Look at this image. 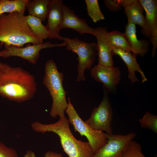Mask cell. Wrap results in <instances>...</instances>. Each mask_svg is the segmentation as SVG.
I'll return each mask as SVG.
<instances>
[{"instance_id":"obj_29","label":"cell","mask_w":157,"mask_h":157,"mask_svg":"<svg viewBox=\"0 0 157 157\" xmlns=\"http://www.w3.org/2000/svg\"><path fill=\"white\" fill-rule=\"evenodd\" d=\"M1 63V62H0V63Z\"/></svg>"},{"instance_id":"obj_4","label":"cell","mask_w":157,"mask_h":157,"mask_svg":"<svg viewBox=\"0 0 157 157\" xmlns=\"http://www.w3.org/2000/svg\"><path fill=\"white\" fill-rule=\"evenodd\" d=\"M63 74L59 72L56 64L52 59L49 60L45 65L43 84L49 90L52 103L49 114L53 118L58 116L59 118L65 117L67 106V92L63 86Z\"/></svg>"},{"instance_id":"obj_18","label":"cell","mask_w":157,"mask_h":157,"mask_svg":"<svg viewBox=\"0 0 157 157\" xmlns=\"http://www.w3.org/2000/svg\"><path fill=\"white\" fill-rule=\"evenodd\" d=\"M49 0H28L26 5L29 15L40 19H47Z\"/></svg>"},{"instance_id":"obj_24","label":"cell","mask_w":157,"mask_h":157,"mask_svg":"<svg viewBox=\"0 0 157 157\" xmlns=\"http://www.w3.org/2000/svg\"><path fill=\"white\" fill-rule=\"evenodd\" d=\"M141 149L140 144L132 140L127 145L122 157H146L142 153Z\"/></svg>"},{"instance_id":"obj_20","label":"cell","mask_w":157,"mask_h":157,"mask_svg":"<svg viewBox=\"0 0 157 157\" xmlns=\"http://www.w3.org/2000/svg\"><path fill=\"white\" fill-rule=\"evenodd\" d=\"M107 37L112 48L120 49L132 52L131 47L129 44L124 33L114 30L108 32Z\"/></svg>"},{"instance_id":"obj_7","label":"cell","mask_w":157,"mask_h":157,"mask_svg":"<svg viewBox=\"0 0 157 157\" xmlns=\"http://www.w3.org/2000/svg\"><path fill=\"white\" fill-rule=\"evenodd\" d=\"M104 95L98 106L94 107L89 118L85 121L95 130L112 134L111 122L113 112L108 97L109 92L103 87Z\"/></svg>"},{"instance_id":"obj_25","label":"cell","mask_w":157,"mask_h":157,"mask_svg":"<svg viewBox=\"0 0 157 157\" xmlns=\"http://www.w3.org/2000/svg\"><path fill=\"white\" fill-rule=\"evenodd\" d=\"M18 156L14 149L6 146L0 142V157H18Z\"/></svg>"},{"instance_id":"obj_26","label":"cell","mask_w":157,"mask_h":157,"mask_svg":"<svg viewBox=\"0 0 157 157\" xmlns=\"http://www.w3.org/2000/svg\"><path fill=\"white\" fill-rule=\"evenodd\" d=\"M105 7L110 11L116 12L122 9L119 0H105Z\"/></svg>"},{"instance_id":"obj_8","label":"cell","mask_w":157,"mask_h":157,"mask_svg":"<svg viewBox=\"0 0 157 157\" xmlns=\"http://www.w3.org/2000/svg\"><path fill=\"white\" fill-rule=\"evenodd\" d=\"M25 47H19L12 45L3 44L4 49L0 51V57L6 58L10 56H17L26 60L33 65H35L39 58L40 52L42 49L56 47L66 46L65 41L60 44H52L47 41L42 44L30 43Z\"/></svg>"},{"instance_id":"obj_11","label":"cell","mask_w":157,"mask_h":157,"mask_svg":"<svg viewBox=\"0 0 157 157\" xmlns=\"http://www.w3.org/2000/svg\"><path fill=\"white\" fill-rule=\"evenodd\" d=\"M90 74L94 80L103 84L109 93L117 94V86L121 79V72L119 68L98 64L90 69Z\"/></svg>"},{"instance_id":"obj_17","label":"cell","mask_w":157,"mask_h":157,"mask_svg":"<svg viewBox=\"0 0 157 157\" xmlns=\"http://www.w3.org/2000/svg\"><path fill=\"white\" fill-rule=\"evenodd\" d=\"M131 47L132 52L143 57L149 50L150 43L146 39L138 40L136 34L135 25L128 22L124 33Z\"/></svg>"},{"instance_id":"obj_13","label":"cell","mask_w":157,"mask_h":157,"mask_svg":"<svg viewBox=\"0 0 157 157\" xmlns=\"http://www.w3.org/2000/svg\"><path fill=\"white\" fill-rule=\"evenodd\" d=\"M94 30L97 40L98 64L106 67L113 66V49L107 38L106 28L98 27Z\"/></svg>"},{"instance_id":"obj_5","label":"cell","mask_w":157,"mask_h":157,"mask_svg":"<svg viewBox=\"0 0 157 157\" xmlns=\"http://www.w3.org/2000/svg\"><path fill=\"white\" fill-rule=\"evenodd\" d=\"M67 106L65 112L68 115L69 123L72 125L75 132L87 138L94 154L107 142L108 135L103 131L93 128L80 117L71 102L67 98Z\"/></svg>"},{"instance_id":"obj_28","label":"cell","mask_w":157,"mask_h":157,"mask_svg":"<svg viewBox=\"0 0 157 157\" xmlns=\"http://www.w3.org/2000/svg\"><path fill=\"white\" fill-rule=\"evenodd\" d=\"M24 157H36L35 153L31 150L28 151L25 155Z\"/></svg>"},{"instance_id":"obj_10","label":"cell","mask_w":157,"mask_h":157,"mask_svg":"<svg viewBox=\"0 0 157 157\" xmlns=\"http://www.w3.org/2000/svg\"><path fill=\"white\" fill-rule=\"evenodd\" d=\"M108 135L107 142L95 153L92 157H122L129 142L136 134L131 132L127 134H111Z\"/></svg>"},{"instance_id":"obj_19","label":"cell","mask_w":157,"mask_h":157,"mask_svg":"<svg viewBox=\"0 0 157 157\" xmlns=\"http://www.w3.org/2000/svg\"><path fill=\"white\" fill-rule=\"evenodd\" d=\"M26 19L27 23L32 32L42 42L44 40L49 38V32L40 19L30 15L26 16Z\"/></svg>"},{"instance_id":"obj_3","label":"cell","mask_w":157,"mask_h":157,"mask_svg":"<svg viewBox=\"0 0 157 157\" xmlns=\"http://www.w3.org/2000/svg\"><path fill=\"white\" fill-rule=\"evenodd\" d=\"M69 124L65 116L55 123L45 124L36 121L31 126L38 132H51L56 133L60 138L64 151L69 157H92L94 153L88 142L77 139L71 131Z\"/></svg>"},{"instance_id":"obj_22","label":"cell","mask_w":157,"mask_h":157,"mask_svg":"<svg viewBox=\"0 0 157 157\" xmlns=\"http://www.w3.org/2000/svg\"><path fill=\"white\" fill-rule=\"evenodd\" d=\"M85 2L88 14L94 22L105 19L97 0H85Z\"/></svg>"},{"instance_id":"obj_1","label":"cell","mask_w":157,"mask_h":157,"mask_svg":"<svg viewBox=\"0 0 157 157\" xmlns=\"http://www.w3.org/2000/svg\"><path fill=\"white\" fill-rule=\"evenodd\" d=\"M34 76L19 67L0 63V95L10 101L21 102L31 99L36 92Z\"/></svg>"},{"instance_id":"obj_12","label":"cell","mask_w":157,"mask_h":157,"mask_svg":"<svg viewBox=\"0 0 157 157\" xmlns=\"http://www.w3.org/2000/svg\"><path fill=\"white\" fill-rule=\"evenodd\" d=\"M63 4L62 0L49 1L47 17V22L46 26L49 32L50 39H57L61 41L63 40V37L59 35L63 19Z\"/></svg>"},{"instance_id":"obj_21","label":"cell","mask_w":157,"mask_h":157,"mask_svg":"<svg viewBox=\"0 0 157 157\" xmlns=\"http://www.w3.org/2000/svg\"><path fill=\"white\" fill-rule=\"evenodd\" d=\"M28 0H0V15L15 12L25 11Z\"/></svg>"},{"instance_id":"obj_16","label":"cell","mask_w":157,"mask_h":157,"mask_svg":"<svg viewBox=\"0 0 157 157\" xmlns=\"http://www.w3.org/2000/svg\"><path fill=\"white\" fill-rule=\"evenodd\" d=\"M121 5L124 9L127 17L128 22L138 25L143 27L145 24V19L143 13V8L139 0H119Z\"/></svg>"},{"instance_id":"obj_23","label":"cell","mask_w":157,"mask_h":157,"mask_svg":"<svg viewBox=\"0 0 157 157\" xmlns=\"http://www.w3.org/2000/svg\"><path fill=\"white\" fill-rule=\"evenodd\" d=\"M142 128L149 129L157 133V115L146 112L143 117L139 119Z\"/></svg>"},{"instance_id":"obj_9","label":"cell","mask_w":157,"mask_h":157,"mask_svg":"<svg viewBox=\"0 0 157 157\" xmlns=\"http://www.w3.org/2000/svg\"><path fill=\"white\" fill-rule=\"evenodd\" d=\"M146 13L145 24L140 32L149 39L152 45L151 56L154 57L157 48V0H139Z\"/></svg>"},{"instance_id":"obj_27","label":"cell","mask_w":157,"mask_h":157,"mask_svg":"<svg viewBox=\"0 0 157 157\" xmlns=\"http://www.w3.org/2000/svg\"><path fill=\"white\" fill-rule=\"evenodd\" d=\"M44 157H63V156L61 153L49 151L45 153Z\"/></svg>"},{"instance_id":"obj_14","label":"cell","mask_w":157,"mask_h":157,"mask_svg":"<svg viewBox=\"0 0 157 157\" xmlns=\"http://www.w3.org/2000/svg\"><path fill=\"white\" fill-rule=\"evenodd\" d=\"M63 19L62 28H69L74 30L81 34L88 33L95 37L94 29L89 26L86 21L79 18L74 10L63 4Z\"/></svg>"},{"instance_id":"obj_15","label":"cell","mask_w":157,"mask_h":157,"mask_svg":"<svg viewBox=\"0 0 157 157\" xmlns=\"http://www.w3.org/2000/svg\"><path fill=\"white\" fill-rule=\"evenodd\" d=\"M113 49V55L119 56L126 65L128 71V78L132 83L139 81L135 74L136 71L140 73L141 75L142 83L148 81L144 73L137 62V54L120 49Z\"/></svg>"},{"instance_id":"obj_6","label":"cell","mask_w":157,"mask_h":157,"mask_svg":"<svg viewBox=\"0 0 157 157\" xmlns=\"http://www.w3.org/2000/svg\"><path fill=\"white\" fill-rule=\"evenodd\" d=\"M63 41L66 43L67 49L76 53L78 56L76 81H85L86 80L84 75L85 70L91 69L96 59L97 55L96 43H87L77 38L68 37H63Z\"/></svg>"},{"instance_id":"obj_2","label":"cell","mask_w":157,"mask_h":157,"mask_svg":"<svg viewBox=\"0 0 157 157\" xmlns=\"http://www.w3.org/2000/svg\"><path fill=\"white\" fill-rule=\"evenodd\" d=\"M23 12L0 15V42L3 44L23 47L26 44L43 43L32 32Z\"/></svg>"}]
</instances>
